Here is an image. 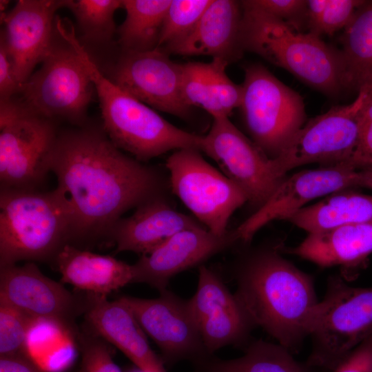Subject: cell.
<instances>
[{"label": "cell", "instance_id": "6da1fadb", "mask_svg": "<svg viewBox=\"0 0 372 372\" xmlns=\"http://www.w3.org/2000/svg\"><path fill=\"white\" fill-rule=\"evenodd\" d=\"M50 169L71 213L68 244L74 246L109 236L123 213L164 195L166 189L156 169L124 154L105 134L94 129L58 136Z\"/></svg>", "mask_w": 372, "mask_h": 372}, {"label": "cell", "instance_id": "7a4b0ae2", "mask_svg": "<svg viewBox=\"0 0 372 372\" xmlns=\"http://www.w3.org/2000/svg\"><path fill=\"white\" fill-rule=\"evenodd\" d=\"M234 293L254 325L290 352L305 336L318 303L312 279L275 249L251 255L236 273Z\"/></svg>", "mask_w": 372, "mask_h": 372}, {"label": "cell", "instance_id": "3957f363", "mask_svg": "<svg viewBox=\"0 0 372 372\" xmlns=\"http://www.w3.org/2000/svg\"><path fill=\"white\" fill-rule=\"evenodd\" d=\"M60 34L78 54L99 98L103 128L109 139L139 161H147L171 150L200 151L202 136L172 125L102 74L77 37L74 27Z\"/></svg>", "mask_w": 372, "mask_h": 372}, {"label": "cell", "instance_id": "277c9868", "mask_svg": "<svg viewBox=\"0 0 372 372\" xmlns=\"http://www.w3.org/2000/svg\"><path fill=\"white\" fill-rule=\"evenodd\" d=\"M240 3L244 52L259 55L327 95L334 96L343 90L338 50L319 37L295 30L250 0Z\"/></svg>", "mask_w": 372, "mask_h": 372}, {"label": "cell", "instance_id": "5b68a950", "mask_svg": "<svg viewBox=\"0 0 372 372\" xmlns=\"http://www.w3.org/2000/svg\"><path fill=\"white\" fill-rule=\"evenodd\" d=\"M71 213L61 193L1 189L0 267L21 260L52 262L69 243Z\"/></svg>", "mask_w": 372, "mask_h": 372}, {"label": "cell", "instance_id": "8992f818", "mask_svg": "<svg viewBox=\"0 0 372 372\" xmlns=\"http://www.w3.org/2000/svg\"><path fill=\"white\" fill-rule=\"evenodd\" d=\"M308 335L313 347L306 362L315 371H332L372 335V287H353L331 277L313 310Z\"/></svg>", "mask_w": 372, "mask_h": 372}, {"label": "cell", "instance_id": "52a82bcc", "mask_svg": "<svg viewBox=\"0 0 372 372\" xmlns=\"http://www.w3.org/2000/svg\"><path fill=\"white\" fill-rule=\"evenodd\" d=\"M57 135L52 120L21 99L0 100L1 187L34 189L50 169Z\"/></svg>", "mask_w": 372, "mask_h": 372}, {"label": "cell", "instance_id": "ba28073f", "mask_svg": "<svg viewBox=\"0 0 372 372\" xmlns=\"http://www.w3.org/2000/svg\"><path fill=\"white\" fill-rule=\"evenodd\" d=\"M242 110L252 141L274 158L304 125L303 99L261 64L245 68Z\"/></svg>", "mask_w": 372, "mask_h": 372}, {"label": "cell", "instance_id": "9c48e42d", "mask_svg": "<svg viewBox=\"0 0 372 372\" xmlns=\"http://www.w3.org/2000/svg\"><path fill=\"white\" fill-rule=\"evenodd\" d=\"M58 36L41 68L21 85V99L43 116L80 124L94 87L76 52Z\"/></svg>", "mask_w": 372, "mask_h": 372}, {"label": "cell", "instance_id": "30bf717a", "mask_svg": "<svg viewBox=\"0 0 372 372\" xmlns=\"http://www.w3.org/2000/svg\"><path fill=\"white\" fill-rule=\"evenodd\" d=\"M166 167L173 192L195 217L213 234H227L230 217L247 202L242 190L207 163L196 149L174 151L167 158Z\"/></svg>", "mask_w": 372, "mask_h": 372}, {"label": "cell", "instance_id": "8fae6325", "mask_svg": "<svg viewBox=\"0 0 372 372\" xmlns=\"http://www.w3.org/2000/svg\"><path fill=\"white\" fill-rule=\"evenodd\" d=\"M365 94L362 87L352 103L332 107L304 124L273 158L279 176L284 178L292 169L310 163L345 164L357 145Z\"/></svg>", "mask_w": 372, "mask_h": 372}, {"label": "cell", "instance_id": "7c38bea8", "mask_svg": "<svg viewBox=\"0 0 372 372\" xmlns=\"http://www.w3.org/2000/svg\"><path fill=\"white\" fill-rule=\"evenodd\" d=\"M0 300L71 338L79 329L76 319L87 310L89 293L70 291L29 262L0 267Z\"/></svg>", "mask_w": 372, "mask_h": 372}, {"label": "cell", "instance_id": "4fadbf2b", "mask_svg": "<svg viewBox=\"0 0 372 372\" xmlns=\"http://www.w3.org/2000/svg\"><path fill=\"white\" fill-rule=\"evenodd\" d=\"M200 152L212 158L222 172L245 193L257 209L263 205L285 178L276 172L273 158L240 132L229 117L213 118L202 136Z\"/></svg>", "mask_w": 372, "mask_h": 372}, {"label": "cell", "instance_id": "5bb4252c", "mask_svg": "<svg viewBox=\"0 0 372 372\" xmlns=\"http://www.w3.org/2000/svg\"><path fill=\"white\" fill-rule=\"evenodd\" d=\"M181 64L160 48L145 52L123 51L113 69L112 81L148 106L183 119L192 107L181 92Z\"/></svg>", "mask_w": 372, "mask_h": 372}, {"label": "cell", "instance_id": "9a60e30c", "mask_svg": "<svg viewBox=\"0 0 372 372\" xmlns=\"http://www.w3.org/2000/svg\"><path fill=\"white\" fill-rule=\"evenodd\" d=\"M358 171L346 165L320 166L285 177L267 202L234 231L238 240L247 243L267 223L287 220L308 202L356 187Z\"/></svg>", "mask_w": 372, "mask_h": 372}, {"label": "cell", "instance_id": "2e32d148", "mask_svg": "<svg viewBox=\"0 0 372 372\" xmlns=\"http://www.w3.org/2000/svg\"><path fill=\"white\" fill-rule=\"evenodd\" d=\"M156 298H120L130 308L144 331L167 360L205 358L204 347L188 300L165 289Z\"/></svg>", "mask_w": 372, "mask_h": 372}, {"label": "cell", "instance_id": "e0dca14e", "mask_svg": "<svg viewBox=\"0 0 372 372\" xmlns=\"http://www.w3.org/2000/svg\"><path fill=\"white\" fill-rule=\"evenodd\" d=\"M66 0H19L8 13L1 14L5 44L16 79L21 86L42 63L53 45L56 11Z\"/></svg>", "mask_w": 372, "mask_h": 372}, {"label": "cell", "instance_id": "ac0fdd59", "mask_svg": "<svg viewBox=\"0 0 372 372\" xmlns=\"http://www.w3.org/2000/svg\"><path fill=\"white\" fill-rule=\"evenodd\" d=\"M188 303L208 353L242 343L254 326L235 295L204 265L199 267L198 287Z\"/></svg>", "mask_w": 372, "mask_h": 372}, {"label": "cell", "instance_id": "d6986e66", "mask_svg": "<svg viewBox=\"0 0 372 372\" xmlns=\"http://www.w3.org/2000/svg\"><path fill=\"white\" fill-rule=\"evenodd\" d=\"M237 240L234 231L217 236L203 225L181 230L132 265V283H145L162 291L174 276L202 263Z\"/></svg>", "mask_w": 372, "mask_h": 372}, {"label": "cell", "instance_id": "ffe728a7", "mask_svg": "<svg viewBox=\"0 0 372 372\" xmlns=\"http://www.w3.org/2000/svg\"><path fill=\"white\" fill-rule=\"evenodd\" d=\"M83 327L112 344L144 372H165L151 349L145 332L130 308L120 298L89 293Z\"/></svg>", "mask_w": 372, "mask_h": 372}, {"label": "cell", "instance_id": "44dd1931", "mask_svg": "<svg viewBox=\"0 0 372 372\" xmlns=\"http://www.w3.org/2000/svg\"><path fill=\"white\" fill-rule=\"evenodd\" d=\"M130 216L120 218L109 237L115 253L132 251L145 255L176 233L202 226L192 217L176 210L164 195L152 198L136 207Z\"/></svg>", "mask_w": 372, "mask_h": 372}, {"label": "cell", "instance_id": "7402d4cb", "mask_svg": "<svg viewBox=\"0 0 372 372\" xmlns=\"http://www.w3.org/2000/svg\"><path fill=\"white\" fill-rule=\"evenodd\" d=\"M242 8L240 1L212 0L193 31L166 50L168 54L211 56L236 62L245 52L241 45Z\"/></svg>", "mask_w": 372, "mask_h": 372}, {"label": "cell", "instance_id": "603a6c76", "mask_svg": "<svg viewBox=\"0 0 372 372\" xmlns=\"http://www.w3.org/2000/svg\"><path fill=\"white\" fill-rule=\"evenodd\" d=\"M52 263L61 282L83 292L107 296L133 280L132 265L70 244L61 248Z\"/></svg>", "mask_w": 372, "mask_h": 372}, {"label": "cell", "instance_id": "cb8c5ba5", "mask_svg": "<svg viewBox=\"0 0 372 372\" xmlns=\"http://www.w3.org/2000/svg\"><path fill=\"white\" fill-rule=\"evenodd\" d=\"M288 252L321 267H342L352 276L372 254V222L308 234Z\"/></svg>", "mask_w": 372, "mask_h": 372}, {"label": "cell", "instance_id": "d4e9b609", "mask_svg": "<svg viewBox=\"0 0 372 372\" xmlns=\"http://www.w3.org/2000/svg\"><path fill=\"white\" fill-rule=\"evenodd\" d=\"M229 64L214 58L209 63L188 62L181 64V92L185 102L197 106L213 118L229 117L240 107L243 90L227 76Z\"/></svg>", "mask_w": 372, "mask_h": 372}, {"label": "cell", "instance_id": "484cf974", "mask_svg": "<svg viewBox=\"0 0 372 372\" xmlns=\"http://www.w3.org/2000/svg\"><path fill=\"white\" fill-rule=\"evenodd\" d=\"M287 220L308 234L372 222V196L340 190L303 207Z\"/></svg>", "mask_w": 372, "mask_h": 372}, {"label": "cell", "instance_id": "4316f807", "mask_svg": "<svg viewBox=\"0 0 372 372\" xmlns=\"http://www.w3.org/2000/svg\"><path fill=\"white\" fill-rule=\"evenodd\" d=\"M340 42L343 90L358 92L372 81V1H365L356 10Z\"/></svg>", "mask_w": 372, "mask_h": 372}, {"label": "cell", "instance_id": "83f0119b", "mask_svg": "<svg viewBox=\"0 0 372 372\" xmlns=\"http://www.w3.org/2000/svg\"><path fill=\"white\" fill-rule=\"evenodd\" d=\"M172 0H122L126 12L118 28L123 51L145 52L158 46L163 23Z\"/></svg>", "mask_w": 372, "mask_h": 372}, {"label": "cell", "instance_id": "f1b7e54d", "mask_svg": "<svg viewBox=\"0 0 372 372\" xmlns=\"http://www.w3.org/2000/svg\"><path fill=\"white\" fill-rule=\"evenodd\" d=\"M205 372H314L296 361L287 349L263 340L254 342L240 358L203 362Z\"/></svg>", "mask_w": 372, "mask_h": 372}, {"label": "cell", "instance_id": "f546056e", "mask_svg": "<svg viewBox=\"0 0 372 372\" xmlns=\"http://www.w3.org/2000/svg\"><path fill=\"white\" fill-rule=\"evenodd\" d=\"M65 8L74 16L83 38L101 44L114 37V14L123 3L121 0H66Z\"/></svg>", "mask_w": 372, "mask_h": 372}, {"label": "cell", "instance_id": "4dcf8cb0", "mask_svg": "<svg viewBox=\"0 0 372 372\" xmlns=\"http://www.w3.org/2000/svg\"><path fill=\"white\" fill-rule=\"evenodd\" d=\"M365 1L307 0V26L309 33L319 37L333 35L344 30Z\"/></svg>", "mask_w": 372, "mask_h": 372}, {"label": "cell", "instance_id": "1f68e13d", "mask_svg": "<svg viewBox=\"0 0 372 372\" xmlns=\"http://www.w3.org/2000/svg\"><path fill=\"white\" fill-rule=\"evenodd\" d=\"M212 0H172L161 30L158 46L165 51L193 31Z\"/></svg>", "mask_w": 372, "mask_h": 372}, {"label": "cell", "instance_id": "d6a6232c", "mask_svg": "<svg viewBox=\"0 0 372 372\" xmlns=\"http://www.w3.org/2000/svg\"><path fill=\"white\" fill-rule=\"evenodd\" d=\"M40 322L0 300V355L28 353V338Z\"/></svg>", "mask_w": 372, "mask_h": 372}, {"label": "cell", "instance_id": "836d02e7", "mask_svg": "<svg viewBox=\"0 0 372 372\" xmlns=\"http://www.w3.org/2000/svg\"><path fill=\"white\" fill-rule=\"evenodd\" d=\"M70 339L81 353L79 372H121L103 338L79 327Z\"/></svg>", "mask_w": 372, "mask_h": 372}, {"label": "cell", "instance_id": "e575fe53", "mask_svg": "<svg viewBox=\"0 0 372 372\" xmlns=\"http://www.w3.org/2000/svg\"><path fill=\"white\" fill-rule=\"evenodd\" d=\"M362 87L366 94L360 110L358 140L351 158L344 164L357 171L372 168V81Z\"/></svg>", "mask_w": 372, "mask_h": 372}, {"label": "cell", "instance_id": "d590c367", "mask_svg": "<svg viewBox=\"0 0 372 372\" xmlns=\"http://www.w3.org/2000/svg\"><path fill=\"white\" fill-rule=\"evenodd\" d=\"M265 12L280 19L296 31L307 25V0H250Z\"/></svg>", "mask_w": 372, "mask_h": 372}, {"label": "cell", "instance_id": "8d00e7d4", "mask_svg": "<svg viewBox=\"0 0 372 372\" xmlns=\"http://www.w3.org/2000/svg\"><path fill=\"white\" fill-rule=\"evenodd\" d=\"M331 372H372V335L353 349Z\"/></svg>", "mask_w": 372, "mask_h": 372}, {"label": "cell", "instance_id": "74e56055", "mask_svg": "<svg viewBox=\"0 0 372 372\" xmlns=\"http://www.w3.org/2000/svg\"><path fill=\"white\" fill-rule=\"evenodd\" d=\"M20 89L5 44L0 39V100L14 97Z\"/></svg>", "mask_w": 372, "mask_h": 372}, {"label": "cell", "instance_id": "f35d334b", "mask_svg": "<svg viewBox=\"0 0 372 372\" xmlns=\"http://www.w3.org/2000/svg\"><path fill=\"white\" fill-rule=\"evenodd\" d=\"M0 372H43L29 353L0 355Z\"/></svg>", "mask_w": 372, "mask_h": 372}, {"label": "cell", "instance_id": "ab89813d", "mask_svg": "<svg viewBox=\"0 0 372 372\" xmlns=\"http://www.w3.org/2000/svg\"><path fill=\"white\" fill-rule=\"evenodd\" d=\"M356 187L372 189V168L358 171Z\"/></svg>", "mask_w": 372, "mask_h": 372}, {"label": "cell", "instance_id": "60d3db41", "mask_svg": "<svg viewBox=\"0 0 372 372\" xmlns=\"http://www.w3.org/2000/svg\"><path fill=\"white\" fill-rule=\"evenodd\" d=\"M9 2H10L9 1H6V0H1L0 1L1 14L5 13L4 10L6 9Z\"/></svg>", "mask_w": 372, "mask_h": 372}, {"label": "cell", "instance_id": "b9f144b4", "mask_svg": "<svg viewBox=\"0 0 372 372\" xmlns=\"http://www.w3.org/2000/svg\"><path fill=\"white\" fill-rule=\"evenodd\" d=\"M134 372H144V371H141V370L139 369V370L136 371H134Z\"/></svg>", "mask_w": 372, "mask_h": 372}]
</instances>
